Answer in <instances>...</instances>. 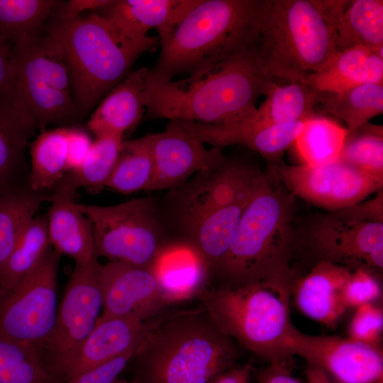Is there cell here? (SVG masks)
<instances>
[{
  "mask_svg": "<svg viewBox=\"0 0 383 383\" xmlns=\"http://www.w3.org/2000/svg\"><path fill=\"white\" fill-rule=\"evenodd\" d=\"M274 82L260 70L253 50L181 80L148 73L145 116L209 125L235 123L256 109L258 98Z\"/></svg>",
  "mask_w": 383,
  "mask_h": 383,
  "instance_id": "cell-1",
  "label": "cell"
},
{
  "mask_svg": "<svg viewBox=\"0 0 383 383\" xmlns=\"http://www.w3.org/2000/svg\"><path fill=\"white\" fill-rule=\"evenodd\" d=\"M234 340L203 307L161 317L138 348L133 380L138 383H210L235 366Z\"/></svg>",
  "mask_w": 383,
  "mask_h": 383,
  "instance_id": "cell-2",
  "label": "cell"
},
{
  "mask_svg": "<svg viewBox=\"0 0 383 383\" xmlns=\"http://www.w3.org/2000/svg\"><path fill=\"white\" fill-rule=\"evenodd\" d=\"M294 196L261 173L240 218L231 245L212 277L218 287L280 280L293 282Z\"/></svg>",
  "mask_w": 383,
  "mask_h": 383,
  "instance_id": "cell-3",
  "label": "cell"
},
{
  "mask_svg": "<svg viewBox=\"0 0 383 383\" xmlns=\"http://www.w3.org/2000/svg\"><path fill=\"white\" fill-rule=\"evenodd\" d=\"M264 0H200L160 41L150 76L194 75L253 50Z\"/></svg>",
  "mask_w": 383,
  "mask_h": 383,
  "instance_id": "cell-4",
  "label": "cell"
},
{
  "mask_svg": "<svg viewBox=\"0 0 383 383\" xmlns=\"http://www.w3.org/2000/svg\"><path fill=\"white\" fill-rule=\"evenodd\" d=\"M68 69L72 98L87 114L131 72L136 60L160 45L158 37L131 39L101 15L53 20L47 31Z\"/></svg>",
  "mask_w": 383,
  "mask_h": 383,
  "instance_id": "cell-5",
  "label": "cell"
},
{
  "mask_svg": "<svg viewBox=\"0 0 383 383\" xmlns=\"http://www.w3.org/2000/svg\"><path fill=\"white\" fill-rule=\"evenodd\" d=\"M292 282L267 280L205 288L198 296L219 328L270 364L289 366L296 328L290 316Z\"/></svg>",
  "mask_w": 383,
  "mask_h": 383,
  "instance_id": "cell-6",
  "label": "cell"
},
{
  "mask_svg": "<svg viewBox=\"0 0 383 383\" xmlns=\"http://www.w3.org/2000/svg\"><path fill=\"white\" fill-rule=\"evenodd\" d=\"M338 51L335 33L313 0H264L253 52L268 79L301 82Z\"/></svg>",
  "mask_w": 383,
  "mask_h": 383,
  "instance_id": "cell-7",
  "label": "cell"
},
{
  "mask_svg": "<svg viewBox=\"0 0 383 383\" xmlns=\"http://www.w3.org/2000/svg\"><path fill=\"white\" fill-rule=\"evenodd\" d=\"M0 97L36 130L65 126L80 116L62 52L48 32L11 45L9 77Z\"/></svg>",
  "mask_w": 383,
  "mask_h": 383,
  "instance_id": "cell-8",
  "label": "cell"
},
{
  "mask_svg": "<svg viewBox=\"0 0 383 383\" xmlns=\"http://www.w3.org/2000/svg\"><path fill=\"white\" fill-rule=\"evenodd\" d=\"M79 207L91 221L96 255L109 262L151 267L169 242L152 198Z\"/></svg>",
  "mask_w": 383,
  "mask_h": 383,
  "instance_id": "cell-9",
  "label": "cell"
},
{
  "mask_svg": "<svg viewBox=\"0 0 383 383\" xmlns=\"http://www.w3.org/2000/svg\"><path fill=\"white\" fill-rule=\"evenodd\" d=\"M101 265L97 258L75 264L52 331L35 351L56 383L66 382L82 345L101 315Z\"/></svg>",
  "mask_w": 383,
  "mask_h": 383,
  "instance_id": "cell-10",
  "label": "cell"
},
{
  "mask_svg": "<svg viewBox=\"0 0 383 383\" xmlns=\"http://www.w3.org/2000/svg\"><path fill=\"white\" fill-rule=\"evenodd\" d=\"M60 255L52 248L0 302V337L36 350L54 326Z\"/></svg>",
  "mask_w": 383,
  "mask_h": 383,
  "instance_id": "cell-11",
  "label": "cell"
},
{
  "mask_svg": "<svg viewBox=\"0 0 383 383\" xmlns=\"http://www.w3.org/2000/svg\"><path fill=\"white\" fill-rule=\"evenodd\" d=\"M261 173L250 162L226 157L171 189L170 201L181 229L209 213L250 197Z\"/></svg>",
  "mask_w": 383,
  "mask_h": 383,
  "instance_id": "cell-12",
  "label": "cell"
},
{
  "mask_svg": "<svg viewBox=\"0 0 383 383\" xmlns=\"http://www.w3.org/2000/svg\"><path fill=\"white\" fill-rule=\"evenodd\" d=\"M271 170L294 197L329 211L360 202L383 187V182L338 160L321 166L282 162Z\"/></svg>",
  "mask_w": 383,
  "mask_h": 383,
  "instance_id": "cell-13",
  "label": "cell"
},
{
  "mask_svg": "<svg viewBox=\"0 0 383 383\" xmlns=\"http://www.w3.org/2000/svg\"><path fill=\"white\" fill-rule=\"evenodd\" d=\"M292 355L323 371L335 383H383V352L336 335H311L298 329L290 342Z\"/></svg>",
  "mask_w": 383,
  "mask_h": 383,
  "instance_id": "cell-14",
  "label": "cell"
},
{
  "mask_svg": "<svg viewBox=\"0 0 383 383\" xmlns=\"http://www.w3.org/2000/svg\"><path fill=\"white\" fill-rule=\"evenodd\" d=\"M316 91L301 82L271 84L259 107L243 119L230 124L209 125L191 122L190 135L213 147L222 139L262 127L307 120L316 114Z\"/></svg>",
  "mask_w": 383,
  "mask_h": 383,
  "instance_id": "cell-15",
  "label": "cell"
},
{
  "mask_svg": "<svg viewBox=\"0 0 383 383\" xmlns=\"http://www.w3.org/2000/svg\"><path fill=\"white\" fill-rule=\"evenodd\" d=\"M99 285L100 318L132 316L148 321L170 305L151 267L109 262L101 265Z\"/></svg>",
  "mask_w": 383,
  "mask_h": 383,
  "instance_id": "cell-16",
  "label": "cell"
},
{
  "mask_svg": "<svg viewBox=\"0 0 383 383\" xmlns=\"http://www.w3.org/2000/svg\"><path fill=\"white\" fill-rule=\"evenodd\" d=\"M306 232L318 261L351 269L364 267L369 254L383 245V223L351 219L338 211L316 216Z\"/></svg>",
  "mask_w": 383,
  "mask_h": 383,
  "instance_id": "cell-17",
  "label": "cell"
},
{
  "mask_svg": "<svg viewBox=\"0 0 383 383\" xmlns=\"http://www.w3.org/2000/svg\"><path fill=\"white\" fill-rule=\"evenodd\" d=\"M153 162V176L147 192L174 189L197 172L221 162L219 148L204 143L170 121L160 133L148 135Z\"/></svg>",
  "mask_w": 383,
  "mask_h": 383,
  "instance_id": "cell-18",
  "label": "cell"
},
{
  "mask_svg": "<svg viewBox=\"0 0 383 383\" xmlns=\"http://www.w3.org/2000/svg\"><path fill=\"white\" fill-rule=\"evenodd\" d=\"M67 172L49 194L47 228L50 245L60 255L72 257L75 264L97 258L91 223L74 201L76 191Z\"/></svg>",
  "mask_w": 383,
  "mask_h": 383,
  "instance_id": "cell-19",
  "label": "cell"
},
{
  "mask_svg": "<svg viewBox=\"0 0 383 383\" xmlns=\"http://www.w3.org/2000/svg\"><path fill=\"white\" fill-rule=\"evenodd\" d=\"M352 269L318 261L306 275L294 279L291 297L306 316L333 327L345 312L343 289Z\"/></svg>",
  "mask_w": 383,
  "mask_h": 383,
  "instance_id": "cell-20",
  "label": "cell"
},
{
  "mask_svg": "<svg viewBox=\"0 0 383 383\" xmlns=\"http://www.w3.org/2000/svg\"><path fill=\"white\" fill-rule=\"evenodd\" d=\"M157 317L148 321L132 316L98 318L82 345L66 382L88 369L138 348L160 320L161 317Z\"/></svg>",
  "mask_w": 383,
  "mask_h": 383,
  "instance_id": "cell-21",
  "label": "cell"
},
{
  "mask_svg": "<svg viewBox=\"0 0 383 383\" xmlns=\"http://www.w3.org/2000/svg\"><path fill=\"white\" fill-rule=\"evenodd\" d=\"M200 0H114L96 12L131 39L148 36L155 28L167 38Z\"/></svg>",
  "mask_w": 383,
  "mask_h": 383,
  "instance_id": "cell-22",
  "label": "cell"
},
{
  "mask_svg": "<svg viewBox=\"0 0 383 383\" xmlns=\"http://www.w3.org/2000/svg\"><path fill=\"white\" fill-rule=\"evenodd\" d=\"M333 28L338 50L360 45L383 57L382 0H313Z\"/></svg>",
  "mask_w": 383,
  "mask_h": 383,
  "instance_id": "cell-23",
  "label": "cell"
},
{
  "mask_svg": "<svg viewBox=\"0 0 383 383\" xmlns=\"http://www.w3.org/2000/svg\"><path fill=\"white\" fill-rule=\"evenodd\" d=\"M151 268L170 304L198 296L210 277L202 255L184 239L168 242Z\"/></svg>",
  "mask_w": 383,
  "mask_h": 383,
  "instance_id": "cell-24",
  "label": "cell"
},
{
  "mask_svg": "<svg viewBox=\"0 0 383 383\" xmlns=\"http://www.w3.org/2000/svg\"><path fill=\"white\" fill-rule=\"evenodd\" d=\"M149 68L131 71L99 103L87 122L96 137L112 134L121 137L133 131L145 112V87Z\"/></svg>",
  "mask_w": 383,
  "mask_h": 383,
  "instance_id": "cell-25",
  "label": "cell"
},
{
  "mask_svg": "<svg viewBox=\"0 0 383 383\" xmlns=\"http://www.w3.org/2000/svg\"><path fill=\"white\" fill-rule=\"evenodd\" d=\"M303 82L316 91L339 92L366 84H383V57L364 46L338 50Z\"/></svg>",
  "mask_w": 383,
  "mask_h": 383,
  "instance_id": "cell-26",
  "label": "cell"
},
{
  "mask_svg": "<svg viewBox=\"0 0 383 383\" xmlns=\"http://www.w3.org/2000/svg\"><path fill=\"white\" fill-rule=\"evenodd\" d=\"M250 196L209 213L182 228L186 235L184 240L192 243L204 259L210 277L226 255Z\"/></svg>",
  "mask_w": 383,
  "mask_h": 383,
  "instance_id": "cell-27",
  "label": "cell"
},
{
  "mask_svg": "<svg viewBox=\"0 0 383 383\" xmlns=\"http://www.w3.org/2000/svg\"><path fill=\"white\" fill-rule=\"evenodd\" d=\"M49 194L33 190L27 182L0 186V272L20 235Z\"/></svg>",
  "mask_w": 383,
  "mask_h": 383,
  "instance_id": "cell-28",
  "label": "cell"
},
{
  "mask_svg": "<svg viewBox=\"0 0 383 383\" xmlns=\"http://www.w3.org/2000/svg\"><path fill=\"white\" fill-rule=\"evenodd\" d=\"M316 109L318 106L341 118L348 135L383 113V84H361L339 92L316 91Z\"/></svg>",
  "mask_w": 383,
  "mask_h": 383,
  "instance_id": "cell-29",
  "label": "cell"
},
{
  "mask_svg": "<svg viewBox=\"0 0 383 383\" xmlns=\"http://www.w3.org/2000/svg\"><path fill=\"white\" fill-rule=\"evenodd\" d=\"M30 171L27 183L34 191L53 189L67 171V126L43 130L30 148Z\"/></svg>",
  "mask_w": 383,
  "mask_h": 383,
  "instance_id": "cell-30",
  "label": "cell"
},
{
  "mask_svg": "<svg viewBox=\"0 0 383 383\" xmlns=\"http://www.w3.org/2000/svg\"><path fill=\"white\" fill-rule=\"evenodd\" d=\"M35 131L0 97V186L24 182L26 149Z\"/></svg>",
  "mask_w": 383,
  "mask_h": 383,
  "instance_id": "cell-31",
  "label": "cell"
},
{
  "mask_svg": "<svg viewBox=\"0 0 383 383\" xmlns=\"http://www.w3.org/2000/svg\"><path fill=\"white\" fill-rule=\"evenodd\" d=\"M62 3L55 0H0V35L12 45L38 38Z\"/></svg>",
  "mask_w": 383,
  "mask_h": 383,
  "instance_id": "cell-32",
  "label": "cell"
},
{
  "mask_svg": "<svg viewBox=\"0 0 383 383\" xmlns=\"http://www.w3.org/2000/svg\"><path fill=\"white\" fill-rule=\"evenodd\" d=\"M51 248L46 216H34L20 235L0 272V284L7 293L29 273Z\"/></svg>",
  "mask_w": 383,
  "mask_h": 383,
  "instance_id": "cell-33",
  "label": "cell"
},
{
  "mask_svg": "<svg viewBox=\"0 0 383 383\" xmlns=\"http://www.w3.org/2000/svg\"><path fill=\"white\" fill-rule=\"evenodd\" d=\"M347 136L346 128L316 114L304 121L294 145L302 165L321 166L338 160Z\"/></svg>",
  "mask_w": 383,
  "mask_h": 383,
  "instance_id": "cell-34",
  "label": "cell"
},
{
  "mask_svg": "<svg viewBox=\"0 0 383 383\" xmlns=\"http://www.w3.org/2000/svg\"><path fill=\"white\" fill-rule=\"evenodd\" d=\"M153 176V162L148 135L123 140L113 170L105 187L129 194L146 191Z\"/></svg>",
  "mask_w": 383,
  "mask_h": 383,
  "instance_id": "cell-35",
  "label": "cell"
},
{
  "mask_svg": "<svg viewBox=\"0 0 383 383\" xmlns=\"http://www.w3.org/2000/svg\"><path fill=\"white\" fill-rule=\"evenodd\" d=\"M305 121L271 125L235 134L222 139L216 147L245 145L265 158L272 167L282 162L284 154L294 145Z\"/></svg>",
  "mask_w": 383,
  "mask_h": 383,
  "instance_id": "cell-36",
  "label": "cell"
},
{
  "mask_svg": "<svg viewBox=\"0 0 383 383\" xmlns=\"http://www.w3.org/2000/svg\"><path fill=\"white\" fill-rule=\"evenodd\" d=\"M123 140V137L112 134L96 137L82 165L70 172L74 187H84L91 193L104 187L117 162Z\"/></svg>",
  "mask_w": 383,
  "mask_h": 383,
  "instance_id": "cell-37",
  "label": "cell"
},
{
  "mask_svg": "<svg viewBox=\"0 0 383 383\" xmlns=\"http://www.w3.org/2000/svg\"><path fill=\"white\" fill-rule=\"evenodd\" d=\"M338 161L383 182V128L369 123L347 136Z\"/></svg>",
  "mask_w": 383,
  "mask_h": 383,
  "instance_id": "cell-38",
  "label": "cell"
},
{
  "mask_svg": "<svg viewBox=\"0 0 383 383\" xmlns=\"http://www.w3.org/2000/svg\"><path fill=\"white\" fill-rule=\"evenodd\" d=\"M0 383H56L35 349L0 337Z\"/></svg>",
  "mask_w": 383,
  "mask_h": 383,
  "instance_id": "cell-39",
  "label": "cell"
},
{
  "mask_svg": "<svg viewBox=\"0 0 383 383\" xmlns=\"http://www.w3.org/2000/svg\"><path fill=\"white\" fill-rule=\"evenodd\" d=\"M382 330V309L373 303L365 304L357 308L350 323L348 338L365 345L379 347Z\"/></svg>",
  "mask_w": 383,
  "mask_h": 383,
  "instance_id": "cell-40",
  "label": "cell"
},
{
  "mask_svg": "<svg viewBox=\"0 0 383 383\" xmlns=\"http://www.w3.org/2000/svg\"><path fill=\"white\" fill-rule=\"evenodd\" d=\"M380 296V284L374 274L363 267L352 269L343 289L347 309L373 303Z\"/></svg>",
  "mask_w": 383,
  "mask_h": 383,
  "instance_id": "cell-41",
  "label": "cell"
},
{
  "mask_svg": "<svg viewBox=\"0 0 383 383\" xmlns=\"http://www.w3.org/2000/svg\"><path fill=\"white\" fill-rule=\"evenodd\" d=\"M133 349L108 362L88 369L65 383H113L134 357Z\"/></svg>",
  "mask_w": 383,
  "mask_h": 383,
  "instance_id": "cell-42",
  "label": "cell"
},
{
  "mask_svg": "<svg viewBox=\"0 0 383 383\" xmlns=\"http://www.w3.org/2000/svg\"><path fill=\"white\" fill-rule=\"evenodd\" d=\"M93 142L90 135L82 128L67 126V172H72L82 165Z\"/></svg>",
  "mask_w": 383,
  "mask_h": 383,
  "instance_id": "cell-43",
  "label": "cell"
},
{
  "mask_svg": "<svg viewBox=\"0 0 383 383\" xmlns=\"http://www.w3.org/2000/svg\"><path fill=\"white\" fill-rule=\"evenodd\" d=\"M365 200L338 210V211L351 219L367 222L383 223L382 189L378 191L375 196L369 200Z\"/></svg>",
  "mask_w": 383,
  "mask_h": 383,
  "instance_id": "cell-44",
  "label": "cell"
},
{
  "mask_svg": "<svg viewBox=\"0 0 383 383\" xmlns=\"http://www.w3.org/2000/svg\"><path fill=\"white\" fill-rule=\"evenodd\" d=\"M110 2V0H70L63 1L56 11L55 20H67L81 16L87 11L99 10Z\"/></svg>",
  "mask_w": 383,
  "mask_h": 383,
  "instance_id": "cell-45",
  "label": "cell"
},
{
  "mask_svg": "<svg viewBox=\"0 0 383 383\" xmlns=\"http://www.w3.org/2000/svg\"><path fill=\"white\" fill-rule=\"evenodd\" d=\"M257 383H302L290 372L289 366L270 364L258 377Z\"/></svg>",
  "mask_w": 383,
  "mask_h": 383,
  "instance_id": "cell-46",
  "label": "cell"
},
{
  "mask_svg": "<svg viewBox=\"0 0 383 383\" xmlns=\"http://www.w3.org/2000/svg\"><path fill=\"white\" fill-rule=\"evenodd\" d=\"M251 366H234L216 377L210 383H250Z\"/></svg>",
  "mask_w": 383,
  "mask_h": 383,
  "instance_id": "cell-47",
  "label": "cell"
},
{
  "mask_svg": "<svg viewBox=\"0 0 383 383\" xmlns=\"http://www.w3.org/2000/svg\"><path fill=\"white\" fill-rule=\"evenodd\" d=\"M11 50L10 43L0 35V96L4 91L9 77Z\"/></svg>",
  "mask_w": 383,
  "mask_h": 383,
  "instance_id": "cell-48",
  "label": "cell"
},
{
  "mask_svg": "<svg viewBox=\"0 0 383 383\" xmlns=\"http://www.w3.org/2000/svg\"><path fill=\"white\" fill-rule=\"evenodd\" d=\"M307 383H335L323 371L307 365L306 370Z\"/></svg>",
  "mask_w": 383,
  "mask_h": 383,
  "instance_id": "cell-49",
  "label": "cell"
},
{
  "mask_svg": "<svg viewBox=\"0 0 383 383\" xmlns=\"http://www.w3.org/2000/svg\"><path fill=\"white\" fill-rule=\"evenodd\" d=\"M113 383H138L134 380H128L124 378L118 377L117 378Z\"/></svg>",
  "mask_w": 383,
  "mask_h": 383,
  "instance_id": "cell-50",
  "label": "cell"
},
{
  "mask_svg": "<svg viewBox=\"0 0 383 383\" xmlns=\"http://www.w3.org/2000/svg\"><path fill=\"white\" fill-rule=\"evenodd\" d=\"M6 294V292L3 289L0 284V302L1 301L2 299L4 297V296Z\"/></svg>",
  "mask_w": 383,
  "mask_h": 383,
  "instance_id": "cell-51",
  "label": "cell"
}]
</instances>
